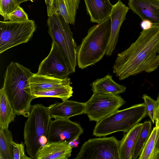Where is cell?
<instances>
[{
    "label": "cell",
    "instance_id": "1",
    "mask_svg": "<svg viewBox=\"0 0 159 159\" xmlns=\"http://www.w3.org/2000/svg\"><path fill=\"white\" fill-rule=\"evenodd\" d=\"M159 25L143 30L137 40L118 53L113 72L120 80L143 72L150 73L159 66Z\"/></svg>",
    "mask_w": 159,
    "mask_h": 159
},
{
    "label": "cell",
    "instance_id": "2",
    "mask_svg": "<svg viewBox=\"0 0 159 159\" xmlns=\"http://www.w3.org/2000/svg\"><path fill=\"white\" fill-rule=\"evenodd\" d=\"M34 74L17 62L12 61L7 67L2 88L16 115L28 117L30 114L31 102L35 98L32 94L30 82Z\"/></svg>",
    "mask_w": 159,
    "mask_h": 159
},
{
    "label": "cell",
    "instance_id": "3",
    "mask_svg": "<svg viewBox=\"0 0 159 159\" xmlns=\"http://www.w3.org/2000/svg\"><path fill=\"white\" fill-rule=\"evenodd\" d=\"M111 29L110 17L102 23L91 27L77 47V60L79 68L95 64L106 54Z\"/></svg>",
    "mask_w": 159,
    "mask_h": 159
},
{
    "label": "cell",
    "instance_id": "4",
    "mask_svg": "<svg viewBox=\"0 0 159 159\" xmlns=\"http://www.w3.org/2000/svg\"><path fill=\"white\" fill-rule=\"evenodd\" d=\"M24 130L26 151L32 159H36L40 149L48 143L47 136L51 117L48 107L41 104L32 106Z\"/></svg>",
    "mask_w": 159,
    "mask_h": 159
},
{
    "label": "cell",
    "instance_id": "5",
    "mask_svg": "<svg viewBox=\"0 0 159 159\" xmlns=\"http://www.w3.org/2000/svg\"><path fill=\"white\" fill-rule=\"evenodd\" d=\"M146 115L144 103L118 110L97 122L93 134L97 137H104L119 131L126 133L139 123Z\"/></svg>",
    "mask_w": 159,
    "mask_h": 159
},
{
    "label": "cell",
    "instance_id": "6",
    "mask_svg": "<svg viewBox=\"0 0 159 159\" xmlns=\"http://www.w3.org/2000/svg\"><path fill=\"white\" fill-rule=\"evenodd\" d=\"M48 32L65 56L71 74L75 72L77 64L78 46L73 38L70 26L60 15L55 13L48 16L47 20Z\"/></svg>",
    "mask_w": 159,
    "mask_h": 159
},
{
    "label": "cell",
    "instance_id": "7",
    "mask_svg": "<svg viewBox=\"0 0 159 159\" xmlns=\"http://www.w3.org/2000/svg\"><path fill=\"white\" fill-rule=\"evenodd\" d=\"M36 30L32 20L21 22L0 21V53L28 42Z\"/></svg>",
    "mask_w": 159,
    "mask_h": 159
},
{
    "label": "cell",
    "instance_id": "8",
    "mask_svg": "<svg viewBox=\"0 0 159 159\" xmlns=\"http://www.w3.org/2000/svg\"><path fill=\"white\" fill-rule=\"evenodd\" d=\"M120 141L116 137L94 138L85 142L76 159H120Z\"/></svg>",
    "mask_w": 159,
    "mask_h": 159
},
{
    "label": "cell",
    "instance_id": "9",
    "mask_svg": "<svg viewBox=\"0 0 159 159\" xmlns=\"http://www.w3.org/2000/svg\"><path fill=\"white\" fill-rule=\"evenodd\" d=\"M85 103L84 114L87 115L90 121L97 122L117 111L125 101L119 95L93 93Z\"/></svg>",
    "mask_w": 159,
    "mask_h": 159
},
{
    "label": "cell",
    "instance_id": "10",
    "mask_svg": "<svg viewBox=\"0 0 159 159\" xmlns=\"http://www.w3.org/2000/svg\"><path fill=\"white\" fill-rule=\"evenodd\" d=\"M48 55L40 63L38 72L39 75L63 79L71 74L68 63L57 44L52 41Z\"/></svg>",
    "mask_w": 159,
    "mask_h": 159
},
{
    "label": "cell",
    "instance_id": "11",
    "mask_svg": "<svg viewBox=\"0 0 159 159\" xmlns=\"http://www.w3.org/2000/svg\"><path fill=\"white\" fill-rule=\"evenodd\" d=\"M84 130L79 123L69 118L55 119L50 122L47 138L48 143H69L79 138Z\"/></svg>",
    "mask_w": 159,
    "mask_h": 159
},
{
    "label": "cell",
    "instance_id": "12",
    "mask_svg": "<svg viewBox=\"0 0 159 159\" xmlns=\"http://www.w3.org/2000/svg\"><path fill=\"white\" fill-rule=\"evenodd\" d=\"M129 8L124 4L121 0L113 5L109 17L111 19V29L110 39L106 54L111 56L115 49L118 42L120 27L126 19V16Z\"/></svg>",
    "mask_w": 159,
    "mask_h": 159
},
{
    "label": "cell",
    "instance_id": "13",
    "mask_svg": "<svg viewBox=\"0 0 159 159\" xmlns=\"http://www.w3.org/2000/svg\"><path fill=\"white\" fill-rule=\"evenodd\" d=\"M129 7L142 20L159 25V0H129Z\"/></svg>",
    "mask_w": 159,
    "mask_h": 159
},
{
    "label": "cell",
    "instance_id": "14",
    "mask_svg": "<svg viewBox=\"0 0 159 159\" xmlns=\"http://www.w3.org/2000/svg\"><path fill=\"white\" fill-rule=\"evenodd\" d=\"M48 107L51 118L68 119L84 114L85 103L67 100L61 103L56 102Z\"/></svg>",
    "mask_w": 159,
    "mask_h": 159
},
{
    "label": "cell",
    "instance_id": "15",
    "mask_svg": "<svg viewBox=\"0 0 159 159\" xmlns=\"http://www.w3.org/2000/svg\"><path fill=\"white\" fill-rule=\"evenodd\" d=\"M90 21L101 23L109 17L113 5L109 0H84Z\"/></svg>",
    "mask_w": 159,
    "mask_h": 159
},
{
    "label": "cell",
    "instance_id": "16",
    "mask_svg": "<svg viewBox=\"0 0 159 159\" xmlns=\"http://www.w3.org/2000/svg\"><path fill=\"white\" fill-rule=\"evenodd\" d=\"M72 148L68 143H48L40 149L36 159H67L71 156Z\"/></svg>",
    "mask_w": 159,
    "mask_h": 159
},
{
    "label": "cell",
    "instance_id": "17",
    "mask_svg": "<svg viewBox=\"0 0 159 159\" xmlns=\"http://www.w3.org/2000/svg\"><path fill=\"white\" fill-rule=\"evenodd\" d=\"M30 82L32 93L48 90L71 83L70 79L68 77L60 79L36 73L30 77Z\"/></svg>",
    "mask_w": 159,
    "mask_h": 159
},
{
    "label": "cell",
    "instance_id": "18",
    "mask_svg": "<svg viewBox=\"0 0 159 159\" xmlns=\"http://www.w3.org/2000/svg\"><path fill=\"white\" fill-rule=\"evenodd\" d=\"M93 93H98L114 95H118L124 93L126 88L115 82L112 76L108 74L104 77L98 79L91 84Z\"/></svg>",
    "mask_w": 159,
    "mask_h": 159
},
{
    "label": "cell",
    "instance_id": "19",
    "mask_svg": "<svg viewBox=\"0 0 159 159\" xmlns=\"http://www.w3.org/2000/svg\"><path fill=\"white\" fill-rule=\"evenodd\" d=\"M143 123H139L125 134L120 141L119 152L120 159H132L133 148Z\"/></svg>",
    "mask_w": 159,
    "mask_h": 159
},
{
    "label": "cell",
    "instance_id": "20",
    "mask_svg": "<svg viewBox=\"0 0 159 159\" xmlns=\"http://www.w3.org/2000/svg\"><path fill=\"white\" fill-rule=\"evenodd\" d=\"M80 0H57L56 13L61 15L69 24L74 25Z\"/></svg>",
    "mask_w": 159,
    "mask_h": 159
},
{
    "label": "cell",
    "instance_id": "21",
    "mask_svg": "<svg viewBox=\"0 0 159 159\" xmlns=\"http://www.w3.org/2000/svg\"><path fill=\"white\" fill-rule=\"evenodd\" d=\"M12 106L2 87L0 90V128L8 129L16 116Z\"/></svg>",
    "mask_w": 159,
    "mask_h": 159
},
{
    "label": "cell",
    "instance_id": "22",
    "mask_svg": "<svg viewBox=\"0 0 159 159\" xmlns=\"http://www.w3.org/2000/svg\"><path fill=\"white\" fill-rule=\"evenodd\" d=\"M70 84H64L48 90L32 92V94L35 98L43 97L56 98L61 99L63 101L67 100L72 96L73 91Z\"/></svg>",
    "mask_w": 159,
    "mask_h": 159
},
{
    "label": "cell",
    "instance_id": "23",
    "mask_svg": "<svg viewBox=\"0 0 159 159\" xmlns=\"http://www.w3.org/2000/svg\"><path fill=\"white\" fill-rule=\"evenodd\" d=\"M13 142L11 131L0 128V159H14Z\"/></svg>",
    "mask_w": 159,
    "mask_h": 159
},
{
    "label": "cell",
    "instance_id": "24",
    "mask_svg": "<svg viewBox=\"0 0 159 159\" xmlns=\"http://www.w3.org/2000/svg\"><path fill=\"white\" fill-rule=\"evenodd\" d=\"M152 131L151 122L145 121L143 123L134 144L132 155V159H136L139 156Z\"/></svg>",
    "mask_w": 159,
    "mask_h": 159
},
{
    "label": "cell",
    "instance_id": "25",
    "mask_svg": "<svg viewBox=\"0 0 159 159\" xmlns=\"http://www.w3.org/2000/svg\"><path fill=\"white\" fill-rule=\"evenodd\" d=\"M157 131V127L155 126L152 129L151 134L141 151L139 159H150L154 149Z\"/></svg>",
    "mask_w": 159,
    "mask_h": 159
},
{
    "label": "cell",
    "instance_id": "26",
    "mask_svg": "<svg viewBox=\"0 0 159 159\" xmlns=\"http://www.w3.org/2000/svg\"><path fill=\"white\" fill-rule=\"evenodd\" d=\"M3 18L4 21L9 20L11 22H21L29 20L27 14L19 6L15 11Z\"/></svg>",
    "mask_w": 159,
    "mask_h": 159
},
{
    "label": "cell",
    "instance_id": "27",
    "mask_svg": "<svg viewBox=\"0 0 159 159\" xmlns=\"http://www.w3.org/2000/svg\"><path fill=\"white\" fill-rule=\"evenodd\" d=\"M18 6L13 0H0V14L4 17L15 11Z\"/></svg>",
    "mask_w": 159,
    "mask_h": 159
},
{
    "label": "cell",
    "instance_id": "28",
    "mask_svg": "<svg viewBox=\"0 0 159 159\" xmlns=\"http://www.w3.org/2000/svg\"><path fill=\"white\" fill-rule=\"evenodd\" d=\"M142 98L145 105L146 115L150 117L154 124L155 122V107L156 101L146 94L143 95Z\"/></svg>",
    "mask_w": 159,
    "mask_h": 159
},
{
    "label": "cell",
    "instance_id": "29",
    "mask_svg": "<svg viewBox=\"0 0 159 159\" xmlns=\"http://www.w3.org/2000/svg\"><path fill=\"white\" fill-rule=\"evenodd\" d=\"M13 146L14 159H30L25 154V145L23 143H18L12 142Z\"/></svg>",
    "mask_w": 159,
    "mask_h": 159
},
{
    "label": "cell",
    "instance_id": "30",
    "mask_svg": "<svg viewBox=\"0 0 159 159\" xmlns=\"http://www.w3.org/2000/svg\"><path fill=\"white\" fill-rule=\"evenodd\" d=\"M48 16L55 14L57 10V0H45Z\"/></svg>",
    "mask_w": 159,
    "mask_h": 159
},
{
    "label": "cell",
    "instance_id": "31",
    "mask_svg": "<svg viewBox=\"0 0 159 159\" xmlns=\"http://www.w3.org/2000/svg\"><path fill=\"white\" fill-rule=\"evenodd\" d=\"M157 127V131L156 143L150 159H159V127Z\"/></svg>",
    "mask_w": 159,
    "mask_h": 159
},
{
    "label": "cell",
    "instance_id": "32",
    "mask_svg": "<svg viewBox=\"0 0 159 159\" xmlns=\"http://www.w3.org/2000/svg\"><path fill=\"white\" fill-rule=\"evenodd\" d=\"M155 122L156 126L159 127V103L157 100L155 103Z\"/></svg>",
    "mask_w": 159,
    "mask_h": 159
},
{
    "label": "cell",
    "instance_id": "33",
    "mask_svg": "<svg viewBox=\"0 0 159 159\" xmlns=\"http://www.w3.org/2000/svg\"><path fill=\"white\" fill-rule=\"evenodd\" d=\"M152 24L147 20H143L141 23V27L143 30H147L151 28L152 26Z\"/></svg>",
    "mask_w": 159,
    "mask_h": 159
},
{
    "label": "cell",
    "instance_id": "34",
    "mask_svg": "<svg viewBox=\"0 0 159 159\" xmlns=\"http://www.w3.org/2000/svg\"><path fill=\"white\" fill-rule=\"evenodd\" d=\"M13 1L18 6H19L21 3L28 1H30L31 2H33V0H13Z\"/></svg>",
    "mask_w": 159,
    "mask_h": 159
},
{
    "label": "cell",
    "instance_id": "35",
    "mask_svg": "<svg viewBox=\"0 0 159 159\" xmlns=\"http://www.w3.org/2000/svg\"><path fill=\"white\" fill-rule=\"evenodd\" d=\"M157 100L158 101L159 103V94L158 95Z\"/></svg>",
    "mask_w": 159,
    "mask_h": 159
},
{
    "label": "cell",
    "instance_id": "36",
    "mask_svg": "<svg viewBox=\"0 0 159 159\" xmlns=\"http://www.w3.org/2000/svg\"><path fill=\"white\" fill-rule=\"evenodd\" d=\"M158 56H159V54H158Z\"/></svg>",
    "mask_w": 159,
    "mask_h": 159
}]
</instances>
